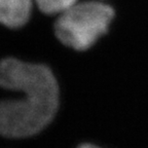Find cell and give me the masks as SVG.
I'll use <instances>...</instances> for the list:
<instances>
[{"instance_id":"obj_3","label":"cell","mask_w":148,"mask_h":148,"mask_svg":"<svg viewBox=\"0 0 148 148\" xmlns=\"http://www.w3.org/2000/svg\"><path fill=\"white\" fill-rule=\"evenodd\" d=\"M32 0H0V25L16 29L23 27L31 16Z\"/></svg>"},{"instance_id":"obj_1","label":"cell","mask_w":148,"mask_h":148,"mask_svg":"<svg viewBox=\"0 0 148 148\" xmlns=\"http://www.w3.org/2000/svg\"><path fill=\"white\" fill-rule=\"evenodd\" d=\"M0 86L22 97L0 101V135L21 139L43 131L53 120L60 105L55 74L43 64L16 58L0 61Z\"/></svg>"},{"instance_id":"obj_2","label":"cell","mask_w":148,"mask_h":148,"mask_svg":"<svg viewBox=\"0 0 148 148\" xmlns=\"http://www.w3.org/2000/svg\"><path fill=\"white\" fill-rule=\"evenodd\" d=\"M113 18L112 7L99 0L76 2L57 18L56 37L71 49L88 51L106 34Z\"/></svg>"},{"instance_id":"obj_4","label":"cell","mask_w":148,"mask_h":148,"mask_svg":"<svg viewBox=\"0 0 148 148\" xmlns=\"http://www.w3.org/2000/svg\"><path fill=\"white\" fill-rule=\"evenodd\" d=\"M35 3L46 14H62L76 3V0H35Z\"/></svg>"},{"instance_id":"obj_5","label":"cell","mask_w":148,"mask_h":148,"mask_svg":"<svg viewBox=\"0 0 148 148\" xmlns=\"http://www.w3.org/2000/svg\"><path fill=\"white\" fill-rule=\"evenodd\" d=\"M76 148H102V147H100V146L96 145V144L88 143V142H86V143H81V144H79V145L77 146Z\"/></svg>"}]
</instances>
